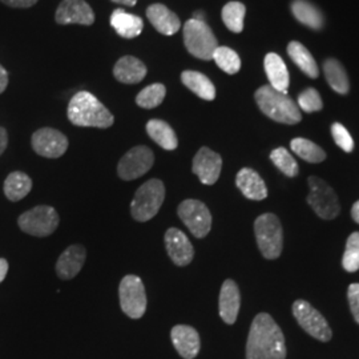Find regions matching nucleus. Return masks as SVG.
Segmentation results:
<instances>
[{
	"label": "nucleus",
	"instance_id": "obj_1",
	"mask_svg": "<svg viewBox=\"0 0 359 359\" xmlns=\"http://www.w3.org/2000/svg\"><path fill=\"white\" fill-rule=\"evenodd\" d=\"M286 344L281 327L266 313L252 322L246 344V359H285Z\"/></svg>",
	"mask_w": 359,
	"mask_h": 359
},
{
	"label": "nucleus",
	"instance_id": "obj_6",
	"mask_svg": "<svg viewBox=\"0 0 359 359\" xmlns=\"http://www.w3.org/2000/svg\"><path fill=\"white\" fill-rule=\"evenodd\" d=\"M184 44L188 52L197 59L212 60L218 48V41L205 22L191 19L184 26Z\"/></svg>",
	"mask_w": 359,
	"mask_h": 359
},
{
	"label": "nucleus",
	"instance_id": "obj_14",
	"mask_svg": "<svg viewBox=\"0 0 359 359\" xmlns=\"http://www.w3.org/2000/svg\"><path fill=\"white\" fill-rule=\"evenodd\" d=\"M55 19L57 25L92 26L95 23V13L84 0H63L56 10Z\"/></svg>",
	"mask_w": 359,
	"mask_h": 359
},
{
	"label": "nucleus",
	"instance_id": "obj_40",
	"mask_svg": "<svg viewBox=\"0 0 359 359\" xmlns=\"http://www.w3.org/2000/svg\"><path fill=\"white\" fill-rule=\"evenodd\" d=\"M0 1L11 8H29L35 6L39 0H0Z\"/></svg>",
	"mask_w": 359,
	"mask_h": 359
},
{
	"label": "nucleus",
	"instance_id": "obj_45",
	"mask_svg": "<svg viewBox=\"0 0 359 359\" xmlns=\"http://www.w3.org/2000/svg\"><path fill=\"white\" fill-rule=\"evenodd\" d=\"M112 1L117 3V4L128 6V7H133V6H136V3H137V0H112Z\"/></svg>",
	"mask_w": 359,
	"mask_h": 359
},
{
	"label": "nucleus",
	"instance_id": "obj_34",
	"mask_svg": "<svg viewBox=\"0 0 359 359\" xmlns=\"http://www.w3.org/2000/svg\"><path fill=\"white\" fill-rule=\"evenodd\" d=\"M213 60L224 72L229 75L237 74L241 68L240 56L237 55V52L228 47H218L213 55Z\"/></svg>",
	"mask_w": 359,
	"mask_h": 359
},
{
	"label": "nucleus",
	"instance_id": "obj_42",
	"mask_svg": "<svg viewBox=\"0 0 359 359\" xmlns=\"http://www.w3.org/2000/svg\"><path fill=\"white\" fill-rule=\"evenodd\" d=\"M8 145V135H7V130L0 127V156L4 154L6 148Z\"/></svg>",
	"mask_w": 359,
	"mask_h": 359
},
{
	"label": "nucleus",
	"instance_id": "obj_24",
	"mask_svg": "<svg viewBox=\"0 0 359 359\" xmlns=\"http://www.w3.org/2000/svg\"><path fill=\"white\" fill-rule=\"evenodd\" d=\"M111 26L114 27L118 36L124 39H135L142 34L144 23L140 16L126 13L121 8H117L111 15Z\"/></svg>",
	"mask_w": 359,
	"mask_h": 359
},
{
	"label": "nucleus",
	"instance_id": "obj_9",
	"mask_svg": "<svg viewBox=\"0 0 359 359\" xmlns=\"http://www.w3.org/2000/svg\"><path fill=\"white\" fill-rule=\"evenodd\" d=\"M121 310L132 320H139L147 310V294L142 278L137 276H126L118 287Z\"/></svg>",
	"mask_w": 359,
	"mask_h": 359
},
{
	"label": "nucleus",
	"instance_id": "obj_35",
	"mask_svg": "<svg viewBox=\"0 0 359 359\" xmlns=\"http://www.w3.org/2000/svg\"><path fill=\"white\" fill-rule=\"evenodd\" d=\"M273 164L283 172L287 177H295L298 175V164L285 148H277L270 154Z\"/></svg>",
	"mask_w": 359,
	"mask_h": 359
},
{
	"label": "nucleus",
	"instance_id": "obj_31",
	"mask_svg": "<svg viewBox=\"0 0 359 359\" xmlns=\"http://www.w3.org/2000/svg\"><path fill=\"white\" fill-rule=\"evenodd\" d=\"M292 151L297 156H299L302 160L308 161V163H322L326 158V154L322 149L320 145H317L316 142H310L308 139H302V137H297L290 142Z\"/></svg>",
	"mask_w": 359,
	"mask_h": 359
},
{
	"label": "nucleus",
	"instance_id": "obj_30",
	"mask_svg": "<svg viewBox=\"0 0 359 359\" xmlns=\"http://www.w3.org/2000/svg\"><path fill=\"white\" fill-rule=\"evenodd\" d=\"M323 71L330 87L341 95H346L350 90V84H348L346 71L342 65L335 59H329L323 65Z\"/></svg>",
	"mask_w": 359,
	"mask_h": 359
},
{
	"label": "nucleus",
	"instance_id": "obj_13",
	"mask_svg": "<svg viewBox=\"0 0 359 359\" xmlns=\"http://www.w3.org/2000/svg\"><path fill=\"white\" fill-rule=\"evenodd\" d=\"M32 149L43 157L59 158L68 149V139L57 129H38L32 135Z\"/></svg>",
	"mask_w": 359,
	"mask_h": 359
},
{
	"label": "nucleus",
	"instance_id": "obj_32",
	"mask_svg": "<svg viewBox=\"0 0 359 359\" xmlns=\"http://www.w3.org/2000/svg\"><path fill=\"white\" fill-rule=\"evenodd\" d=\"M245 13L246 7L240 1H231L222 8V20L226 28L234 32L240 34L244 29Z\"/></svg>",
	"mask_w": 359,
	"mask_h": 359
},
{
	"label": "nucleus",
	"instance_id": "obj_17",
	"mask_svg": "<svg viewBox=\"0 0 359 359\" xmlns=\"http://www.w3.org/2000/svg\"><path fill=\"white\" fill-rule=\"evenodd\" d=\"M170 338L173 346L184 359H193L200 353V335L197 330L188 325H177L172 329Z\"/></svg>",
	"mask_w": 359,
	"mask_h": 359
},
{
	"label": "nucleus",
	"instance_id": "obj_21",
	"mask_svg": "<svg viewBox=\"0 0 359 359\" xmlns=\"http://www.w3.org/2000/svg\"><path fill=\"white\" fill-rule=\"evenodd\" d=\"M236 185L246 198L253 201H262L268 197V188L265 181L256 170L250 168H243L236 177Z\"/></svg>",
	"mask_w": 359,
	"mask_h": 359
},
{
	"label": "nucleus",
	"instance_id": "obj_25",
	"mask_svg": "<svg viewBox=\"0 0 359 359\" xmlns=\"http://www.w3.org/2000/svg\"><path fill=\"white\" fill-rule=\"evenodd\" d=\"M182 84L198 97L212 102L216 99V87L209 77L197 71H184L181 74Z\"/></svg>",
	"mask_w": 359,
	"mask_h": 359
},
{
	"label": "nucleus",
	"instance_id": "obj_29",
	"mask_svg": "<svg viewBox=\"0 0 359 359\" xmlns=\"http://www.w3.org/2000/svg\"><path fill=\"white\" fill-rule=\"evenodd\" d=\"M32 189V180L23 172H13L4 181V194L10 201H20Z\"/></svg>",
	"mask_w": 359,
	"mask_h": 359
},
{
	"label": "nucleus",
	"instance_id": "obj_44",
	"mask_svg": "<svg viewBox=\"0 0 359 359\" xmlns=\"http://www.w3.org/2000/svg\"><path fill=\"white\" fill-rule=\"evenodd\" d=\"M351 217L357 224H359V201H357L351 208Z\"/></svg>",
	"mask_w": 359,
	"mask_h": 359
},
{
	"label": "nucleus",
	"instance_id": "obj_5",
	"mask_svg": "<svg viewBox=\"0 0 359 359\" xmlns=\"http://www.w3.org/2000/svg\"><path fill=\"white\" fill-rule=\"evenodd\" d=\"M257 245L266 259H277L283 249V225L273 213H265L255 222Z\"/></svg>",
	"mask_w": 359,
	"mask_h": 359
},
{
	"label": "nucleus",
	"instance_id": "obj_33",
	"mask_svg": "<svg viewBox=\"0 0 359 359\" xmlns=\"http://www.w3.org/2000/svg\"><path fill=\"white\" fill-rule=\"evenodd\" d=\"M167 95V88L164 84L161 83H154L148 87H145L144 90L137 95L136 97V104L140 108L145 109H152L158 107L160 104L164 102Z\"/></svg>",
	"mask_w": 359,
	"mask_h": 359
},
{
	"label": "nucleus",
	"instance_id": "obj_3",
	"mask_svg": "<svg viewBox=\"0 0 359 359\" xmlns=\"http://www.w3.org/2000/svg\"><path fill=\"white\" fill-rule=\"evenodd\" d=\"M257 105L264 115L277 123L294 126L302 120L298 105L287 93L274 90L271 86H262L255 93Z\"/></svg>",
	"mask_w": 359,
	"mask_h": 359
},
{
	"label": "nucleus",
	"instance_id": "obj_4",
	"mask_svg": "<svg viewBox=\"0 0 359 359\" xmlns=\"http://www.w3.org/2000/svg\"><path fill=\"white\" fill-rule=\"evenodd\" d=\"M165 200V187L161 180H149L144 182L135 194L130 212L136 221L145 222L154 218Z\"/></svg>",
	"mask_w": 359,
	"mask_h": 359
},
{
	"label": "nucleus",
	"instance_id": "obj_28",
	"mask_svg": "<svg viewBox=\"0 0 359 359\" xmlns=\"http://www.w3.org/2000/svg\"><path fill=\"white\" fill-rule=\"evenodd\" d=\"M292 11L299 23L311 29H321L323 27L325 20L321 11L306 0H294L292 3Z\"/></svg>",
	"mask_w": 359,
	"mask_h": 359
},
{
	"label": "nucleus",
	"instance_id": "obj_15",
	"mask_svg": "<svg viewBox=\"0 0 359 359\" xmlns=\"http://www.w3.org/2000/svg\"><path fill=\"white\" fill-rule=\"evenodd\" d=\"M222 169V158L212 149L203 147L193 158V173L205 185L217 182Z\"/></svg>",
	"mask_w": 359,
	"mask_h": 359
},
{
	"label": "nucleus",
	"instance_id": "obj_39",
	"mask_svg": "<svg viewBox=\"0 0 359 359\" xmlns=\"http://www.w3.org/2000/svg\"><path fill=\"white\" fill-rule=\"evenodd\" d=\"M347 298L354 320L359 325V283H351L347 289Z\"/></svg>",
	"mask_w": 359,
	"mask_h": 359
},
{
	"label": "nucleus",
	"instance_id": "obj_8",
	"mask_svg": "<svg viewBox=\"0 0 359 359\" xmlns=\"http://www.w3.org/2000/svg\"><path fill=\"white\" fill-rule=\"evenodd\" d=\"M59 215L55 208L48 205H39L27 210L19 219V228L35 237H47L57 229Z\"/></svg>",
	"mask_w": 359,
	"mask_h": 359
},
{
	"label": "nucleus",
	"instance_id": "obj_19",
	"mask_svg": "<svg viewBox=\"0 0 359 359\" xmlns=\"http://www.w3.org/2000/svg\"><path fill=\"white\" fill-rule=\"evenodd\" d=\"M86 249L81 245L68 246L56 262V273L62 280L75 278L86 262Z\"/></svg>",
	"mask_w": 359,
	"mask_h": 359
},
{
	"label": "nucleus",
	"instance_id": "obj_12",
	"mask_svg": "<svg viewBox=\"0 0 359 359\" xmlns=\"http://www.w3.org/2000/svg\"><path fill=\"white\" fill-rule=\"evenodd\" d=\"M154 154L151 148L139 145L132 148L121 157L117 165V173L120 179L126 181L139 179L154 167Z\"/></svg>",
	"mask_w": 359,
	"mask_h": 359
},
{
	"label": "nucleus",
	"instance_id": "obj_41",
	"mask_svg": "<svg viewBox=\"0 0 359 359\" xmlns=\"http://www.w3.org/2000/svg\"><path fill=\"white\" fill-rule=\"evenodd\" d=\"M8 86V72L0 65V95L7 90Z\"/></svg>",
	"mask_w": 359,
	"mask_h": 359
},
{
	"label": "nucleus",
	"instance_id": "obj_46",
	"mask_svg": "<svg viewBox=\"0 0 359 359\" xmlns=\"http://www.w3.org/2000/svg\"><path fill=\"white\" fill-rule=\"evenodd\" d=\"M192 19L200 20V22H205V16H204V13H201V11H197V13H193Z\"/></svg>",
	"mask_w": 359,
	"mask_h": 359
},
{
	"label": "nucleus",
	"instance_id": "obj_26",
	"mask_svg": "<svg viewBox=\"0 0 359 359\" xmlns=\"http://www.w3.org/2000/svg\"><path fill=\"white\" fill-rule=\"evenodd\" d=\"M147 133L157 145H160L165 151H175L179 145L175 130L163 120H149L147 123Z\"/></svg>",
	"mask_w": 359,
	"mask_h": 359
},
{
	"label": "nucleus",
	"instance_id": "obj_27",
	"mask_svg": "<svg viewBox=\"0 0 359 359\" xmlns=\"http://www.w3.org/2000/svg\"><path fill=\"white\" fill-rule=\"evenodd\" d=\"M287 53L293 63L298 65V68L311 79H317L320 76V69L316 63L313 55L309 52L305 46H302L299 41H290L287 46Z\"/></svg>",
	"mask_w": 359,
	"mask_h": 359
},
{
	"label": "nucleus",
	"instance_id": "obj_7",
	"mask_svg": "<svg viewBox=\"0 0 359 359\" xmlns=\"http://www.w3.org/2000/svg\"><path fill=\"white\" fill-rule=\"evenodd\" d=\"M309 205L323 219H334L339 215L341 206L333 188L320 177H309Z\"/></svg>",
	"mask_w": 359,
	"mask_h": 359
},
{
	"label": "nucleus",
	"instance_id": "obj_16",
	"mask_svg": "<svg viewBox=\"0 0 359 359\" xmlns=\"http://www.w3.org/2000/svg\"><path fill=\"white\" fill-rule=\"evenodd\" d=\"M165 246L170 259L177 266H187L192 262L194 249L184 231L170 228L165 233Z\"/></svg>",
	"mask_w": 359,
	"mask_h": 359
},
{
	"label": "nucleus",
	"instance_id": "obj_37",
	"mask_svg": "<svg viewBox=\"0 0 359 359\" xmlns=\"http://www.w3.org/2000/svg\"><path fill=\"white\" fill-rule=\"evenodd\" d=\"M298 108H301L302 111L311 114V112H318L323 108L322 103L321 95L318 93V90L314 88H308L304 90L299 96H298Z\"/></svg>",
	"mask_w": 359,
	"mask_h": 359
},
{
	"label": "nucleus",
	"instance_id": "obj_38",
	"mask_svg": "<svg viewBox=\"0 0 359 359\" xmlns=\"http://www.w3.org/2000/svg\"><path fill=\"white\" fill-rule=\"evenodd\" d=\"M332 135H333L334 142L341 149H344L347 154L353 152L354 140H353L351 135L348 133V130L342 124L334 123L332 126Z\"/></svg>",
	"mask_w": 359,
	"mask_h": 359
},
{
	"label": "nucleus",
	"instance_id": "obj_2",
	"mask_svg": "<svg viewBox=\"0 0 359 359\" xmlns=\"http://www.w3.org/2000/svg\"><path fill=\"white\" fill-rule=\"evenodd\" d=\"M67 115L76 127L107 129L114 126L115 117L95 95L87 90L77 92L68 104Z\"/></svg>",
	"mask_w": 359,
	"mask_h": 359
},
{
	"label": "nucleus",
	"instance_id": "obj_11",
	"mask_svg": "<svg viewBox=\"0 0 359 359\" xmlns=\"http://www.w3.org/2000/svg\"><path fill=\"white\" fill-rule=\"evenodd\" d=\"M177 215L197 238H204L212 229V215L208 206L198 200L182 201L177 209Z\"/></svg>",
	"mask_w": 359,
	"mask_h": 359
},
{
	"label": "nucleus",
	"instance_id": "obj_43",
	"mask_svg": "<svg viewBox=\"0 0 359 359\" xmlns=\"http://www.w3.org/2000/svg\"><path fill=\"white\" fill-rule=\"evenodd\" d=\"M8 271V262L4 258H0V283L4 281Z\"/></svg>",
	"mask_w": 359,
	"mask_h": 359
},
{
	"label": "nucleus",
	"instance_id": "obj_36",
	"mask_svg": "<svg viewBox=\"0 0 359 359\" xmlns=\"http://www.w3.org/2000/svg\"><path fill=\"white\" fill-rule=\"evenodd\" d=\"M344 269L348 273H354L359 269V233L355 231L348 236L346 243V250L342 258Z\"/></svg>",
	"mask_w": 359,
	"mask_h": 359
},
{
	"label": "nucleus",
	"instance_id": "obj_23",
	"mask_svg": "<svg viewBox=\"0 0 359 359\" xmlns=\"http://www.w3.org/2000/svg\"><path fill=\"white\" fill-rule=\"evenodd\" d=\"M265 71L269 79L270 86L274 90H280L283 93H287L290 76L287 72V67L285 65L283 57L274 52H270L265 56L264 60Z\"/></svg>",
	"mask_w": 359,
	"mask_h": 359
},
{
	"label": "nucleus",
	"instance_id": "obj_10",
	"mask_svg": "<svg viewBox=\"0 0 359 359\" xmlns=\"http://www.w3.org/2000/svg\"><path fill=\"white\" fill-rule=\"evenodd\" d=\"M293 316L299 326L321 342H327L332 339V329L325 317L317 309L313 308L308 301L297 299L293 304Z\"/></svg>",
	"mask_w": 359,
	"mask_h": 359
},
{
	"label": "nucleus",
	"instance_id": "obj_20",
	"mask_svg": "<svg viewBox=\"0 0 359 359\" xmlns=\"http://www.w3.org/2000/svg\"><path fill=\"white\" fill-rule=\"evenodd\" d=\"M147 18L151 25L163 35L172 36L179 32L181 28V20L179 16L172 13L164 4H152L147 8Z\"/></svg>",
	"mask_w": 359,
	"mask_h": 359
},
{
	"label": "nucleus",
	"instance_id": "obj_18",
	"mask_svg": "<svg viewBox=\"0 0 359 359\" xmlns=\"http://www.w3.org/2000/svg\"><path fill=\"white\" fill-rule=\"evenodd\" d=\"M241 306V295L237 283L233 280H226L221 286L219 292V317L228 325H233L237 321L238 311Z\"/></svg>",
	"mask_w": 359,
	"mask_h": 359
},
{
	"label": "nucleus",
	"instance_id": "obj_22",
	"mask_svg": "<svg viewBox=\"0 0 359 359\" xmlns=\"http://www.w3.org/2000/svg\"><path fill=\"white\" fill-rule=\"evenodd\" d=\"M114 75L123 84H137L147 76V67L135 56H123L115 65Z\"/></svg>",
	"mask_w": 359,
	"mask_h": 359
}]
</instances>
